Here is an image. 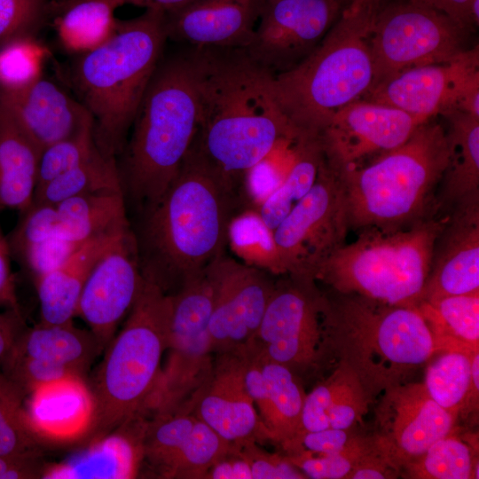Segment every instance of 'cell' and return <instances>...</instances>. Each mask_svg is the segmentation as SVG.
Returning a JSON list of instances; mask_svg holds the SVG:
<instances>
[{
	"mask_svg": "<svg viewBox=\"0 0 479 479\" xmlns=\"http://www.w3.org/2000/svg\"><path fill=\"white\" fill-rule=\"evenodd\" d=\"M40 151L0 103V211L22 212L34 200Z\"/></svg>",
	"mask_w": 479,
	"mask_h": 479,
	"instance_id": "f1b7e54d",
	"label": "cell"
},
{
	"mask_svg": "<svg viewBox=\"0 0 479 479\" xmlns=\"http://www.w3.org/2000/svg\"><path fill=\"white\" fill-rule=\"evenodd\" d=\"M104 348L90 330L61 325L26 326L10 355L28 357L70 367L84 376ZM9 355V356H10Z\"/></svg>",
	"mask_w": 479,
	"mask_h": 479,
	"instance_id": "f546056e",
	"label": "cell"
},
{
	"mask_svg": "<svg viewBox=\"0 0 479 479\" xmlns=\"http://www.w3.org/2000/svg\"><path fill=\"white\" fill-rule=\"evenodd\" d=\"M338 12L339 0H265L244 49L274 75L286 72L315 50Z\"/></svg>",
	"mask_w": 479,
	"mask_h": 479,
	"instance_id": "5bb4252c",
	"label": "cell"
},
{
	"mask_svg": "<svg viewBox=\"0 0 479 479\" xmlns=\"http://www.w3.org/2000/svg\"><path fill=\"white\" fill-rule=\"evenodd\" d=\"M478 7H479V0H472L471 17H472L474 25H478V21H479Z\"/></svg>",
	"mask_w": 479,
	"mask_h": 479,
	"instance_id": "94428289",
	"label": "cell"
},
{
	"mask_svg": "<svg viewBox=\"0 0 479 479\" xmlns=\"http://www.w3.org/2000/svg\"><path fill=\"white\" fill-rule=\"evenodd\" d=\"M453 153L449 134L439 123H421L399 146L366 167L340 173L349 224L397 229L425 217L433 192Z\"/></svg>",
	"mask_w": 479,
	"mask_h": 479,
	"instance_id": "52a82bcc",
	"label": "cell"
},
{
	"mask_svg": "<svg viewBox=\"0 0 479 479\" xmlns=\"http://www.w3.org/2000/svg\"><path fill=\"white\" fill-rule=\"evenodd\" d=\"M25 328L21 311L9 309L0 311V369Z\"/></svg>",
	"mask_w": 479,
	"mask_h": 479,
	"instance_id": "9f6ffc18",
	"label": "cell"
},
{
	"mask_svg": "<svg viewBox=\"0 0 479 479\" xmlns=\"http://www.w3.org/2000/svg\"><path fill=\"white\" fill-rule=\"evenodd\" d=\"M479 292V201L456 207L439 234L422 300Z\"/></svg>",
	"mask_w": 479,
	"mask_h": 479,
	"instance_id": "cb8c5ba5",
	"label": "cell"
},
{
	"mask_svg": "<svg viewBox=\"0 0 479 479\" xmlns=\"http://www.w3.org/2000/svg\"><path fill=\"white\" fill-rule=\"evenodd\" d=\"M103 234L84 242L63 264L35 280L41 322L61 325L72 322L91 271L127 230Z\"/></svg>",
	"mask_w": 479,
	"mask_h": 479,
	"instance_id": "83f0119b",
	"label": "cell"
},
{
	"mask_svg": "<svg viewBox=\"0 0 479 479\" xmlns=\"http://www.w3.org/2000/svg\"><path fill=\"white\" fill-rule=\"evenodd\" d=\"M378 11L342 14L301 63L273 76L278 104L300 138H318L343 106L373 82L369 35Z\"/></svg>",
	"mask_w": 479,
	"mask_h": 479,
	"instance_id": "8992f818",
	"label": "cell"
},
{
	"mask_svg": "<svg viewBox=\"0 0 479 479\" xmlns=\"http://www.w3.org/2000/svg\"><path fill=\"white\" fill-rule=\"evenodd\" d=\"M417 308L444 351L479 350V292L423 301Z\"/></svg>",
	"mask_w": 479,
	"mask_h": 479,
	"instance_id": "836d02e7",
	"label": "cell"
},
{
	"mask_svg": "<svg viewBox=\"0 0 479 479\" xmlns=\"http://www.w3.org/2000/svg\"><path fill=\"white\" fill-rule=\"evenodd\" d=\"M26 394L0 371V455L40 451L25 412Z\"/></svg>",
	"mask_w": 479,
	"mask_h": 479,
	"instance_id": "ab89813d",
	"label": "cell"
},
{
	"mask_svg": "<svg viewBox=\"0 0 479 479\" xmlns=\"http://www.w3.org/2000/svg\"><path fill=\"white\" fill-rule=\"evenodd\" d=\"M466 30L444 13L412 1L377 12L369 35L372 86L406 69L450 61L466 50Z\"/></svg>",
	"mask_w": 479,
	"mask_h": 479,
	"instance_id": "8fae6325",
	"label": "cell"
},
{
	"mask_svg": "<svg viewBox=\"0 0 479 479\" xmlns=\"http://www.w3.org/2000/svg\"><path fill=\"white\" fill-rule=\"evenodd\" d=\"M198 126V99L186 55L161 59L116 159L128 214H137L163 194Z\"/></svg>",
	"mask_w": 479,
	"mask_h": 479,
	"instance_id": "5b68a950",
	"label": "cell"
},
{
	"mask_svg": "<svg viewBox=\"0 0 479 479\" xmlns=\"http://www.w3.org/2000/svg\"><path fill=\"white\" fill-rule=\"evenodd\" d=\"M244 192L191 145L163 194L130 223L143 279L172 295L224 255Z\"/></svg>",
	"mask_w": 479,
	"mask_h": 479,
	"instance_id": "6da1fadb",
	"label": "cell"
},
{
	"mask_svg": "<svg viewBox=\"0 0 479 479\" xmlns=\"http://www.w3.org/2000/svg\"><path fill=\"white\" fill-rule=\"evenodd\" d=\"M0 371L27 396L35 388L68 376H82L74 369L28 357L10 355ZM83 377V376H82Z\"/></svg>",
	"mask_w": 479,
	"mask_h": 479,
	"instance_id": "7dc6e473",
	"label": "cell"
},
{
	"mask_svg": "<svg viewBox=\"0 0 479 479\" xmlns=\"http://www.w3.org/2000/svg\"><path fill=\"white\" fill-rule=\"evenodd\" d=\"M124 4L125 0H60L49 8L54 9L53 24L61 45L78 55L110 37L117 20L114 12Z\"/></svg>",
	"mask_w": 479,
	"mask_h": 479,
	"instance_id": "1f68e13d",
	"label": "cell"
},
{
	"mask_svg": "<svg viewBox=\"0 0 479 479\" xmlns=\"http://www.w3.org/2000/svg\"><path fill=\"white\" fill-rule=\"evenodd\" d=\"M349 229L342 176L323 157L310 190L273 230L285 274L314 280L318 265L345 244Z\"/></svg>",
	"mask_w": 479,
	"mask_h": 479,
	"instance_id": "7c38bea8",
	"label": "cell"
},
{
	"mask_svg": "<svg viewBox=\"0 0 479 479\" xmlns=\"http://www.w3.org/2000/svg\"><path fill=\"white\" fill-rule=\"evenodd\" d=\"M44 466L41 452L0 455V479L42 478Z\"/></svg>",
	"mask_w": 479,
	"mask_h": 479,
	"instance_id": "f5cc1de1",
	"label": "cell"
},
{
	"mask_svg": "<svg viewBox=\"0 0 479 479\" xmlns=\"http://www.w3.org/2000/svg\"><path fill=\"white\" fill-rule=\"evenodd\" d=\"M114 191L122 192L116 160L98 154L35 191L33 203L56 205L79 195Z\"/></svg>",
	"mask_w": 479,
	"mask_h": 479,
	"instance_id": "d590c367",
	"label": "cell"
},
{
	"mask_svg": "<svg viewBox=\"0 0 479 479\" xmlns=\"http://www.w3.org/2000/svg\"><path fill=\"white\" fill-rule=\"evenodd\" d=\"M379 452L372 436H362L352 446L335 453L300 452L287 456L306 478L348 479L362 461Z\"/></svg>",
	"mask_w": 479,
	"mask_h": 479,
	"instance_id": "ee69618b",
	"label": "cell"
},
{
	"mask_svg": "<svg viewBox=\"0 0 479 479\" xmlns=\"http://www.w3.org/2000/svg\"><path fill=\"white\" fill-rule=\"evenodd\" d=\"M362 436L355 429L328 428L319 431L301 434L285 451L287 455L305 452L310 454H329L348 449Z\"/></svg>",
	"mask_w": 479,
	"mask_h": 479,
	"instance_id": "f907efd6",
	"label": "cell"
},
{
	"mask_svg": "<svg viewBox=\"0 0 479 479\" xmlns=\"http://www.w3.org/2000/svg\"><path fill=\"white\" fill-rule=\"evenodd\" d=\"M337 294L322 295L326 349L356 373L372 397L406 382L415 369L444 351L417 307Z\"/></svg>",
	"mask_w": 479,
	"mask_h": 479,
	"instance_id": "277c9868",
	"label": "cell"
},
{
	"mask_svg": "<svg viewBox=\"0 0 479 479\" xmlns=\"http://www.w3.org/2000/svg\"><path fill=\"white\" fill-rule=\"evenodd\" d=\"M217 355L216 367L192 395V412L232 444L268 439L246 389L238 353Z\"/></svg>",
	"mask_w": 479,
	"mask_h": 479,
	"instance_id": "44dd1931",
	"label": "cell"
},
{
	"mask_svg": "<svg viewBox=\"0 0 479 479\" xmlns=\"http://www.w3.org/2000/svg\"><path fill=\"white\" fill-rule=\"evenodd\" d=\"M0 103L40 153L91 119L77 98L43 76L20 90H0Z\"/></svg>",
	"mask_w": 479,
	"mask_h": 479,
	"instance_id": "d4e9b609",
	"label": "cell"
},
{
	"mask_svg": "<svg viewBox=\"0 0 479 479\" xmlns=\"http://www.w3.org/2000/svg\"><path fill=\"white\" fill-rule=\"evenodd\" d=\"M25 402L27 423L40 443L83 441L93 419L94 402L82 376H68L35 388Z\"/></svg>",
	"mask_w": 479,
	"mask_h": 479,
	"instance_id": "4316f807",
	"label": "cell"
},
{
	"mask_svg": "<svg viewBox=\"0 0 479 479\" xmlns=\"http://www.w3.org/2000/svg\"><path fill=\"white\" fill-rule=\"evenodd\" d=\"M12 252L0 226V308L21 311L12 271Z\"/></svg>",
	"mask_w": 479,
	"mask_h": 479,
	"instance_id": "11a10c76",
	"label": "cell"
},
{
	"mask_svg": "<svg viewBox=\"0 0 479 479\" xmlns=\"http://www.w3.org/2000/svg\"><path fill=\"white\" fill-rule=\"evenodd\" d=\"M331 393L327 378L305 395L302 410V434L329 428L328 407Z\"/></svg>",
	"mask_w": 479,
	"mask_h": 479,
	"instance_id": "816d5d0a",
	"label": "cell"
},
{
	"mask_svg": "<svg viewBox=\"0 0 479 479\" xmlns=\"http://www.w3.org/2000/svg\"><path fill=\"white\" fill-rule=\"evenodd\" d=\"M265 0H194L164 13L167 39L193 47L246 48Z\"/></svg>",
	"mask_w": 479,
	"mask_h": 479,
	"instance_id": "603a6c76",
	"label": "cell"
},
{
	"mask_svg": "<svg viewBox=\"0 0 479 479\" xmlns=\"http://www.w3.org/2000/svg\"><path fill=\"white\" fill-rule=\"evenodd\" d=\"M322 160L318 138L296 140L294 159L287 174L256 208L268 227L274 230L307 194L316 180Z\"/></svg>",
	"mask_w": 479,
	"mask_h": 479,
	"instance_id": "e575fe53",
	"label": "cell"
},
{
	"mask_svg": "<svg viewBox=\"0 0 479 479\" xmlns=\"http://www.w3.org/2000/svg\"><path fill=\"white\" fill-rule=\"evenodd\" d=\"M456 419L431 398L423 383L404 382L382 392L373 437L380 452L401 472L451 433Z\"/></svg>",
	"mask_w": 479,
	"mask_h": 479,
	"instance_id": "2e32d148",
	"label": "cell"
},
{
	"mask_svg": "<svg viewBox=\"0 0 479 479\" xmlns=\"http://www.w3.org/2000/svg\"><path fill=\"white\" fill-rule=\"evenodd\" d=\"M166 40L164 12L145 10L135 18L117 20L107 40L78 54L71 82L91 115L104 157L116 160L122 153Z\"/></svg>",
	"mask_w": 479,
	"mask_h": 479,
	"instance_id": "3957f363",
	"label": "cell"
},
{
	"mask_svg": "<svg viewBox=\"0 0 479 479\" xmlns=\"http://www.w3.org/2000/svg\"><path fill=\"white\" fill-rule=\"evenodd\" d=\"M314 282L289 275L288 280L275 283L251 342L265 357L294 374L317 366L327 350L321 321L322 294Z\"/></svg>",
	"mask_w": 479,
	"mask_h": 479,
	"instance_id": "4fadbf2b",
	"label": "cell"
},
{
	"mask_svg": "<svg viewBox=\"0 0 479 479\" xmlns=\"http://www.w3.org/2000/svg\"><path fill=\"white\" fill-rule=\"evenodd\" d=\"M382 0H351L349 5L342 12L345 14H356L361 11H378Z\"/></svg>",
	"mask_w": 479,
	"mask_h": 479,
	"instance_id": "91938a15",
	"label": "cell"
},
{
	"mask_svg": "<svg viewBox=\"0 0 479 479\" xmlns=\"http://www.w3.org/2000/svg\"><path fill=\"white\" fill-rule=\"evenodd\" d=\"M171 298L168 357L145 407L144 414L148 417L182 406L212 370L208 324L213 288L207 269L187 281Z\"/></svg>",
	"mask_w": 479,
	"mask_h": 479,
	"instance_id": "30bf717a",
	"label": "cell"
},
{
	"mask_svg": "<svg viewBox=\"0 0 479 479\" xmlns=\"http://www.w3.org/2000/svg\"><path fill=\"white\" fill-rule=\"evenodd\" d=\"M474 353L442 351L426 370L423 384L428 393L437 404L456 418L469 393Z\"/></svg>",
	"mask_w": 479,
	"mask_h": 479,
	"instance_id": "f35d334b",
	"label": "cell"
},
{
	"mask_svg": "<svg viewBox=\"0 0 479 479\" xmlns=\"http://www.w3.org/2000/svg\"><path fill=\"white\" fill-rule=\"evenodd\" d=\"M237 446L249 462L252 479L306 478L287 455L267 452L253 441Z\"/></svg>",
	"mask_w": 479,
	"mask_h": 479,
	"instance_id": "681fc988",
	"label": "cell"
},
{
	"mask_svg": "<svg viewBox=\"0 0 479 479\" xmlns=\"http://www.w3.org/2000/svg\"><path fill=\"white\" fill-rule=\"evenodd\" d=\"M147 417L138 415L113 431L82 444L66 459L45 463L44 479H130L143 466Z\"/></svg>",
	"mask_w": 479,
	"mask_h": 479,
	"instance_id": "484cf974",
	"label": "cell"
},
{
	"mask_svg": "<svg viewBox=\"0 0 479 479\" xmlns=\"http://www.w3.org/2000/svg\"><path fill=\"white\" fill-rule=\"evenodd\" d=\"M242 263L273 275H285L273 230L258 211L248 208L240 212L228 229V246Z\"/></svg>",
	"mask_w": 479,
	"mask_h": 479,
	"instance_id": "8d00e7d4",
	"label": "cell"
},
{
	"mask_svg": "<svg viewBox=\"0 0 479 479\" xmlns=\"http://www.w3.org/2000/svg\"><path fill=\"white\" fill-rule=\"evenodd\" d=\"M205 478L252 479V472L249 462L239 447L232 444L229 451L210 467Z\"/></svg>",
	"mask_w": 479,
	"mask_h": 479,
	"instance_id": "db71d44e",
	"label": "cell"
},
{
	"mask_svg": "<svg viewBox=\"0 0 479 479\" xmlns=\"http://www.w3.org/2000/svg\"><path fill=\"white\" fill-rule=\"evenodd\" d=\"M82 244L61 237H52L31 245L13 256L35 280L63 264Z\"/></svg>",
	"mask_w": 479,
	"mask_h": 479,
	"instance_id": "c3c4849f",
	"label": "cell"
},
{
	"mask_svg": "<svg viewBox=\"0 0 479 479\" xmlns=\"http://www.w3.org/2000/svg\"><path fill=\"white\" fill-rule=\"evenodd\" d=\"M172 315L171 295L144 279L121 331L106 348L90 389L94 412L81 444L102 436L144 415L161 372Z\"/></svg>",
	"mask_w": 479,
	"mask_h": 479,
	"instance_id": "ba28073f",
	"label": "cell"
},
{
	"mask_svg": "<svg viewBox=\"0 0 479 479\" xmlns=\"http://www.w3.org/2000/svg\"><path fill=\"white\" fill-rule=\"evenodd\" d=\"M429 6L455 22L464 28H467L473 23L471 17L472 0H411Z\"/></svg>",
	"mask_w": 479,
	"mask_h": 479,
	"instance_id": "6f0895ef",
	"label": "cell"
},
{
	"mask_svg": "<svg viewBox=\"0 0 479 479\" xmlns=\"http://www.w3.org/2000/svg\"><path fill=\"white\" fill-rule=\"evenodd\" d=\"M452 431L436 441L401 471L419 479H477L478 461L475 463L471 446Z\"/></svg>",
	"mask_w": 479,
	"mask_h": 479,
	"instance_id": "74e56055",
	"label": "cell"
},
{
	"mask_svg": "<svg viewBox=\"0 0 479 479\" xmlns=\"http://www.w3.org/2000/svg\"><path fill=\"white\" fill-rule=\"evenodd\" d=\"M58 214L55 205L32 203L26 210L20 212V218L7 237L12 255L24 248L57 237Z\"/></svg>",
	"mask_w": 479,
	"mask_h": 479,
	"instance_id": "bcb514c9",
	"label": "cell"
},
{
	"mask_svg": "<svg viewBox=\"0 0 479 479\" xmlns=\"http://www.w3.org/2000/svg\"><path fill=\"white\" fill-rule=\"evenodd\" d=\"M101 154L95 141L92 118L72 135L43 149L38 163L35 191L59 175Z\"/></svg>",
	"mask_w": 479,
	"mask_h": 479,
	"instance_id": "60d3db41",
	"label": "cell"
},
{
	"mask_svg": "<svg viewBox=\"0 0 479 479\" xmlns=\"http://www.w3.org/2000/svg\"><path fill=\"white\" fill-rule=\"evenodd\" d=\"M423 122L398 108L360 98L341 108L318 140L326 163L342 173L371 154L399 146Z\"/></svg>",
	"mask_w": 479,
	"mask_h": 479,
	"instance_id": "e0dca14e",
	"label": "cell"
},
{
	"mask_svg": "<svg viewBox=\"0 0 479 479\" xmlns=\"http://www.w3.org/2000/svg\"><path fill=\"white\" fill-rule=\"evenodd\" d=\"M57 237L84 243L130 225L122 191L100 192L64 200L55 205Z\"/></svg>",
	"mask_w": 479,
	"mask_h": 479,
	"instance_id": "4dcf8cb0",
	"label": "cell"
},
{
	"mask_svg": "<svg viewBox=\"0 0 479 479\" xmlns=\"http://www.w3.org/2000/svg\"><path fill=\"white\" fill-rule=\"evenodd\" d=\"M238 353L246 389L259 414L268 440L284 451L302 434L305 394L296 375L265 357L251 342Z\"/></svg>",
	"mask_w": 479,
	"mask_h": 479,
	"instance_id": "7402d4cb",
	"label": "cell"
},
{
	"mask_svg": "<svg viewBox=\"0 0 479 479\" xmlns=\"http://www.w3.org/2000/svg\"><path fill=\"white\" fill-rule=\"evenodd\" d=\"M479 71V47L448 62L415 67L373 85L363 99L391 106L423 121L457 111L460 93Z\"/></svg>",
	"mask_w": 479,
	"mask_h": 479,
	"instance_id": "d6986e66",
	"label": "cell"
},
{
	"mask_svg": "<svg viewBox=\"0 0 479 479\" xmlns=\"http://www.w3.org/2000/svg\"><path fill=\"white\" fill-rule=\"evenodd\" d=\"M50 0H0V45L35 37L49 12Z\"/></svg>",
	"mask_w": 479,
	"mask_h": 479,
	"instance_id": "f6af8a7d",
	"label": "cell"
},
{
	"mask_svg": "<svg viewBox=\"0 0 479 479\" xmlns=\"http://www.w3.org/2000/svg\"><path fill=\"white\" fill-rule=\"evenodd\" d=\"M199 106L192 146L225 179L243 188L246 173L297 136L273 90V76L244 48L192 47L185 54Z\"/></svg>",
	"mask_w": 479,
	"mask_h": 479,
	"instance_id": "7a4b0ae2",
	"label": "cell"
},
{
	"mask_svg": "<svg viewBox=\"0 0 479 479\" xmlns=\"http://www.w3.org/2000/svg\"><path fill=\"white\" fill-rule=\"evenodd\" d=\"M213 288L208 324L212 353L236 350L253 341L275 283L269 272L224 254L208 268Z\"/></svg>",
	"mask_w": 479,
	"mask_h": 479,
	"instance_id": "9a60e30c",
	"label": "cell"
},
{
	"mask_svg": "<svg viewBox=\"0 0 479 479\" xmlns=\"http://www.w3.org/2000/svg\"><path fill=\"white\" fill-rule=\"evenodd\" d=\"M144 283L131 226L112 245L91 271L75 316L81 317L104 349L130 312Z\"/></svg>",
	"mask_w": 479,
	"mask_h": 479,
	"instance_id": "ffe728a7",
	"label": "cell"
},
{
	"mask_svg": "<svg viewBox=\"0 0 479 479\" xmlns=\"http://www.w3.org/2000/svg\"><path fill=\"white\" fill-rule=\"evenodd\" d=\"M35 37H21L0 45V90L22 89L42 76L46 50Z\"/></svg>",
	"mask_w": 479,
	"mask_h": 479,
	"instance_id": "7bdbcfd3",
	"label": "cell"
},
{
	"mask_svg": "<svg viewBox=\"0 0 479 479\" xmlns=\"http://www.w3.org/2000/svg\"><path fill=\"white\" fill-rule=\"evenodd\" d=\"M447 218H424L405 228L369 227L316 269L313 279L336 293L390 305L417 307L430 272L436 240Z\"/></svg>",
	"mask_w": 479,
	"mask_h": 479,
	"instance_id": "9c48e42d",
	"label": "cell"
},
{
	"mask_svg": "<svg viewBox=\"0 0 479 479\" xmlns=\"http://www.w3.org/2000/svg\"><path fill=\"white\" fill-rule=\"evenodd\" d=\"M194 0H125V4L144 8L145 10H157L164 13L179 9Z\"/></svg>",
	"mask_w": 479,
	"mask_h": 479,
	"instance_id": "680465c9",
	"label": "cell"
},
{
	"mask_svg": "<svg viewBox=\"0 0 479 479\" xmlns=\"http://www.w3.org/2000/svg\"><path fill=\"white\" fill-rule=\"evenodd\" d=\"M453 145L444 173L443 201L456 207L479 201V118L461 111L445 115Z\"/></svg>",
	"mask_w": 479,
	"mask_h": 479,
	"instance_id": "d6a6232c",
	"label": "cell"
},
{
	"mask_svg": "<svg viewBox=\"0 0 479 479\" xmlns=\"http://www.w3.org/2000/svg\"><path fill=\"white\" fill-rule=\"evenodd\" d=\"M208 425L181 406L147 418L143 465L160 478H205L231 448Z\"/></svg>",
	"mask_w": 479,
	"mask_h": 479,
	"instance_id": "ac0fdd59",
	"label": "cell"
},
{
	"mask_svg": "<svg viewBox=\"0 0 479 479\" xmlns=\"http://www.w3.org/2000/svg\"><path fill=\"white\" fill-rule=\"evenodd\" d=\"M328 378L331 384L329 428L355 429L367 412L372 397L356 373L342 364L339 363Z\"/></svg>",
	"mask_w": 479,
	"mask_h": 479,
	"instance_id": "b9f144b4",
	"label": "cell"
}]
</instances>
